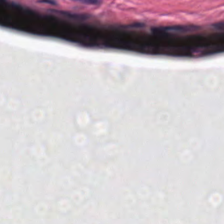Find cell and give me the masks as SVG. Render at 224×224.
<instances>
[{"label": "cell", "instance_id": "6da1fadb", "mask_svg": "<svg viewBox=\"0 0 224 224\" xmlns=\"http://www.w3.org/2000/svg\"><path fill=\"white\" fill-rule=\"evenodd\" d=\"M74 1L86 5H98L101 3V0H74Z\"/></svg>", "mask_w": 224, "mask_h": 224}, {"label": "cell", "instance_id": "7a4b0ae2", "mask_svg": "<svg viewBox=\"0 0 224 224\" xmlns=\"http://www.w3.org/2000/svg\"><path fill=\"white\" fill-rule=\"evenodd\" d=\"M189 29V28H186V27H177V28H167V29H165V30H170V31H172V30H174L175 32H177V31H180V32H183V31H185V30H188Z\"/></svg>", "mask_w": 224, "mask_h": 224}]
</instances>
